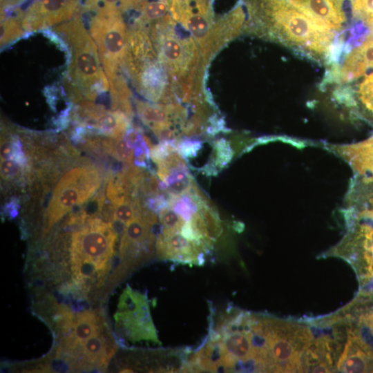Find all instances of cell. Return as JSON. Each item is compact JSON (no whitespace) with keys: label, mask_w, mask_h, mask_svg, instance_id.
<instances>
[{"label":"cell","mask_w":373,"mask_h":373,"mask_svg":"<svg viewBox=\"0 0 373 373\" xmlns=\"http://www.w3.org/2000/svg\"><path fill=\"white\" fill-rule=\"evenodd\" d=\"M117 232L99 218L79 227L70 236L69 264L72 283L80 296H86L106 281L111 269Z\"/></svg>","instance_id":"obj_2"},{"label":"cell","mask_w":373,"mask_h":373,"mask_svg":"<svg viewBox=\"0 0 373 373\" xmlns=\"http://www.w3.org/2000/svg\"><path fill=\"white\" fill-rule=\"evenodd\" d=\"M130 126V119L119 111H104L86 127L103 136L121 137Z\"/></svg>","instance_id":"obj_17"},{"label":"cell","mask_w":373,"mask_h":373,"mask_svg":"<svg viewBox=\"0 0 373 373\" xmlns=\"http://www.w3.org/2000/svg\"><path fill=\"white\" fill-rule=\"evenodd\" d=\"M170 13L191 32L207 61L214 26L212 0H171Z\"/></svg>","instance_id":"obj_10"},{"label":"cell","mask_w":373,"mask_h":373,"mask_svg":"<svg viewBox=\"0 0 373 373\" xmlns=\"http://www.w3.org/2000/svg\"><path fill=\"white\" fill-rule=\"evenodd\" d=\"M117 332L131 342L159 343L151 317L147 298L127 287L120 296L114 315Z\"/></svg>","instance_id":"obj_9"},{"label":"cell","mask_w":373,"mask_h":373,"mask_svg":"<svg viewBox=\"0 0 373 373\" xmlns=\"http://www.w3.org/2000/svg\"><path fill=\"white\" fill-rule=\"evenodd\" d=\"M340 372H373V350L354 332L347 336L336 362Z\"/></svg>","instance_id":"obj_14"},{"label":"cell","mask_w":373,"mask_h":373,"mask_svg":"<svg viewBox=\"0 0 373 373\" xmlns=\"http://www.w3.org/2000/svg\"><path fill=\"white\" fill-rule=\"evenodd\" d=\"M95 148H99L108 153L114 159L124 163L132 164L134 157V150L128 146L124 137H113L104 136L95 137Z\"/></svg>","instance_id":"obj_19"},{"label":"cell","mask_w":373,"mask_h":373,"mask_svg":"<svg viewBox=\"0 0 373 373\" xmlns=\"http://www.w3.org/2000/svg\"><path fill=\"white\" fill-rule=\"evenodd\" d=\"M100 183L99 171L94 166H79L67 171L52 191L44 213V234H46L64 215L88 201Z\"/></svg>","instance_id":"obj_6"},{"label":"cell","mask_w":373,"mask_h":373,"mask_svg":"<svg viewBox=\"0 0 373 373\" xmlns=\"http://www.w3.org/2000/svg\"><path fill=\"white\" fill-rule=\"evenodd\" d=\"M18 201L12 200L5 207L6 212L11 218H15L18 214Z\"/></svg>","instance_id":"obj_29"},{"label":"cell","mask_w":373,"mask_h":373,"mask_svg":"<svg viewBox=\"0 0 373 373\" xmlns=\"http://www.w3.org/2000/svg\"><path fill=\"white\" fill-rule=\"evenodd\" d=\"M146 0H86V5L90 9L101 8H114L119 12L139 8Z\"/></svg>","instance_id":"obj_22"},{"label":"cell","mask_w":373,"mask_h":373,"mask_svg":"<svg viewBox=\"0 0 373 373\" xmlns=\"http://www.w3.org/2000/svg\"><path fill=\"white\" fill-rule=\"evenodd\" d=\"M361 322L369 329L373 336V311L363 315L361 317Z\"/></svg>","instance_id":"obj_28"},{"label":"cell","mask_w":373,"mask_h":373,"mask_svg":"<svg viewBox=\"0 0 373 373\" xmlns=\"http://www.w3.org/2000/svg\"><path fill=\"white\" fill-rule=\"evenodd\" d=\"M201 148L202 143L200 141L182 139L178 145V151L184 159H189L195 157Z\"/></svg>","instance_id":"obj_26"},{"label":"cell","mask_w":373,"mask_h":373,"mask_svg":"<svg viewBox=\"0 0 373 373\" xmlns=\"http://www.w3.org/2000/svg\"><path fill=\"white\" fill-rule=\"evenodd\" d=\"M28 170V166H23L12 159L1 160V175L6 181L21 179L27 174Z\"/></svg>","instance_id":"obj_24"},{"label":"cell","mask_w":373,"mask_h":373,"mask_svg":"<svg viewBox=\"0 0 373 373\" xmlns=\"http://www.w3.org/2000/svg\"><path fill=\"white\" fill-rule=\"evenodd\" d=\"M169 14L149 26L158 59L166 67L173 83L191 85L199 64L198 48L191 38H183L175 29Z\"/></svg>","instance_id":"obj_4"},{"label":"cell","mask_w":373,"mask_h":373,"mask_svg":"<svg viewBox=\"0 0 373 373\" xmlns=\"http://www.w3.org/2000/svg\"><path fill=\"white\" fill-rule=\"evenodd\" d=\"M358 97L363 107L373 113V75L366 76L358 90Z\"/></svg>","instance_id":"obj_25"},{"label":"cell","mask_w":373,"mask_h":373,"mask_svg":"<svg viewBox=\"0 0 373 373\" xmlns=\"http://www.w3.org/2000/svg\"><path fill=\"white\" fill-rule=\"evenodd\" d=\"M168 206L185 220H189L199 209L197 202L187 193L176 196L168 195Z\"/></svg>","instance_id":"obj_20"},{"label":"cell","mask_w":373,"mask_h":373,"mask_svg":"<svg viewBox=\"0 0 373 373\" xmlns=\"http://www.w3.org/2000/svg\"><path fill=\"white\" fill-rule=\"evenodd\" d=\"M78 0H36L24 15L21 25L35 31L66 22L74 16Z\"/></svg>","instance_id":"obj_12"},{"label":"cell","mask_w":373,"mask_h":373,"mask_svg":"<svg viewBox=\"0 0 373 373\" xmlns=\"http://www.w3.org/2000/svg\"><path fill=\"white\" fill-rule=\"evenodd\" d=\"M136 111L144 124L151 129L168 124H173L174 120L171 105L146 102L140 99L135 101Z\"/></svg>","instance_id":"obj_18"},{"label":"cell","mask_w":373,"mask_h":373,"mask_svg":"<svg viewBox=\"0 0 373 373\" xmlns=\"http://www.w3.org/2000/svg\"><path fill=\"white\" fill-rule=\"evenodd\" d=\"M213 150V157L211 162L220 169H223L228 165L235 153L231 143L224 138L218 139L214 142Z\"/></svg>","instance_id":"obj_21"},{"label":"cell","mask_w":373,"mask_h":373,"mask_svg":"<svg viewBox=\"0 0 373 373\" xmlns=\"http://www.w3.org/2000/svg\"><path fill=\"white\" fill-rule=\"evenodd\" d=\"M251 19L275 39L309 54L333 56L334 33L324 28L287 0H247Z\"/></svg>","instance_id":"obj_1"},{"label":"cell","mask_w":373,"mask_h":373,"mask_svg":"<svg viewBox=\"0 0 373 373\" xmlns=\"http://www.w3.org/2000/svg\"><path fill=\"white\" fill-rule=\"evenodd\" d=\"M318 26L340 30L345 21L343 10L333 0H287Z\"/></svg>","instance_id":"obj_13"},{"label":"cell","mask_w":373,"mask_h":373,"mask_svg":"<svg viewBox=\"0 0 373 373\" xmlns=\"http://www.w3.org/2000/svg\"><path fill=\"white\" fill-rule=\"evenodd\" d=\"M202 172L209 176L216 175L218 173L216 165L211 161L202 168Z\"/></svg>","instance_id":"obj_30"},{"label":"cell","mask_w":373,"mask_h":373,"mask_svg":"<svg viewBox=\"0 0 373 373\" xmlns=\"http://www.w3.org/2000/svg\"><path fill=\"white\" fill-rule=\"evenodd\" d=\"M90 23V34L97 48L99 59L108 82L118 75L124 64L128 31L121 12L110 8L96 9Z\"/></svg>","instance_id":"obj_7"},{"label":"cell","mask_w":373,"mask_h":373,"mask_svg":"<svg viewBox=\"0 0 373 373\" xmlns=\"http://www.w3.org/2000/svg\"><path fill=\"white\" fill-rule=\"evenodd\" d=\"M327 149L343 159L355 175L373 177V135L358 143L329 145Z\"/></svg>","instance_id":"obj_15"},{"label":"cell","mask_w":373,"mask_h":373,"mask_svg":"<svg viewBox=\"0 0 373 373\" xmlns=\"http://www.w3.org/2000/svg\"><path fill=\"white\" fill-rule=\"evenodd\" d=\"M268 372L305 370L302 358L311 345L309 330L298 324L265 317ZM306 365V364H305Z\"/></svg>","instance_id":"obj_5"},{"label":"cell","mask_w":373,"mask_h":373,"mask_svg":"<svg viewBox=\"0 0 373 373\" xmlns=\"http://www.w3.org/2000/svg\"><path fill=\"white\" fill-rule=\"evenodd\" d=\"M373 75V37H368L359 46L347 54L338 75L343 83L362 75Z\"/></svg>","instance_id":"obj_16"},{"label":"cell","mask_w":373,"mask_h":373,"mask_svg":"<svg viewBox=\"0 0 373 373\" xmlns=\"http://www.w3.org/2000/svg\"><path fill=\"white\" fill-rule=\"evenodd\" d=\"M124 139L128 146L132 149L142 146L145 143L144 135L138 128L129 126L125 134Z\"/></svg>","instance_id":"obj_27"},{"label":"cell","mask_w":373,"mask_h":373,"mask_svg":"<svg viewBox=\"0 0 373 373\" xmlns=\"http://www.w3.org/2000/svg\"><path fill=\"white\" fill-rule=\"evenodd\" d=\"M350 229L336 249V254L353 262L361 264L365 280L373 278V209L360 211L350 207L345 212Z\"/></svg>","instance_id":"obj_8"},{"label":"cell","mask_w":373,"mask_h":373,"mask_svg":"<svg viewBox=\"0 0 373 373\" xmlns=\"http://www.w3.org/2000/svg\"><path fill=\"white\" fill-rule=\"evenodd\" d=\"M22 25L15 18L4 19L1 23V47L13 42L23 35Z\"/></svg>","instance_id":"obj_23"},{"label":"cell","mask_w":373,"mask_h":373,"mask_svg":"<svg viewBox=\"0 0 373 373\" xmlns=\"http://www.w3.org/2000/svg\"><path fill=\"white\" fill-rule=\"evenodd\" d=\"M55 30L67 41L70 48L68 76L75 101L81 96L94 100L99 93L109 88L97 46L79 17L56 26Z\"/></svg>","instance_id":"obj_3"},{"label":"cell","mask_w":373,"mask_h":373,"mask_svg":"<svg viewBox=\"0 0 373 373\" xmlns=\"http://www.w3.org/2000/svg\"><path fill=\"white\" fill-rule=\"evenodd\" d=\"M117 347L105 329L57 357L68 364L70 370H104Z\"/></svg>","instance_id":"obj_11"}]
</instances>
